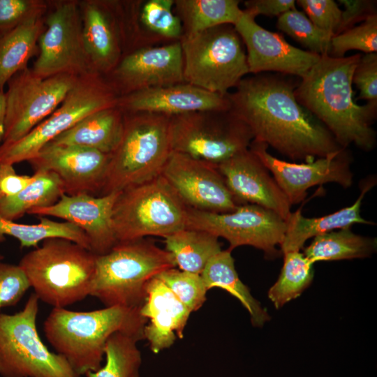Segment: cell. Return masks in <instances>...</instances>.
Segmentation results:
<instances>
[{"label":"cell","instance_id":"obj_14","mask_svg":"<svg viewBox=\"0 0 377 377\" xmlns=\"http://www.w3.org/2000/svg\"><path fill=\"white\" fill-rule=\"evenodd\" d=\"M38 38L39 54L31 69L42 77L91 73L82 35L81 9L74 1L57 6Z\"/></svg>","mask_w":377,"mask_h":377},{"label":"cell","instance_id":"obj_46","mask_svg":"<svg viewBox=\"0 0 377 377\" xmlns=\"http://www.w3.org/2000/svg\"><path fill=\"white\" fill-rule=\"evenodd\" d=\"M244 3V10L254 17L260 15L279 17L286 11L296 8L295 0H248Z\"/></svg>","mask_w":377,"mask_h":377},{"label":"cell","instance_id":"obj_22","mask_svg":"<svg viewBox=\"0 0 377 377\" xmlns=\"http://www.w3.org/2000/svg\"><path fill=\"white\" fill-rule=\"evenodd\" d=\"M118 195L119 192L97 197L64 193L53 205L33 209L28 214L54 216L73 223L87 237L91 251L103 255L118 243L112 223V210Z\"/></svg>","mask_w":377,"mask_h":377},{"label":"cell","instance_id":"obj_39","mask_svg":"<svg viewBox=\"0 0 377 377\" xmlns=\"http://www.w3.org/2000/svg\"><path fill=\"white\" fill-rule=\"evenodd\" d=\"M349 50H359L365 54L377 51V14L368 16L359 25L334 36L331 40L330 54L343 57Z\"/></svg>","mask_w":377,"mask_h":377},{"label":"cell","instance_id":"obj_34","mask_svg":"<svg viewBox=\"0 0 377 377\" xmlns=\"http://www.w3.org/2000/svg\"><path fill=\"white\" fill-rule=\"evenodd\" d=\"M6 236L15 238L21 248L38 247L39 242L51 237L69 239L90 250L89 242L84 232L72 223L54 221L45 216L40 217L37 224L15 223L0 216V242Z\"/></svg>","mask_w":377,"mask_h":377},{"label":"cell","instance_id":"obj_16","mask_svg":"<svg viewBox=\"0 0 377 377\" xmlns=\"http://www.w3.org/2000/svg\"><path fill=\"white\" fill-rule=\"evenodd\" d=\"M81 16L83 45L91 71L104 77L131 51L124 3L87 2Z\"/></svg>","mask_w":377,"mask_h":377},{"label":"cell","instance_id":"obj_11","mask_svg":"<svg viewBox=\"0 0 377 377\" xmlns=\"http://www.w3.org/2000/svg\"><path fill=\"white\" fill-rule=\"evenodd\" d=\"M117 96L95 73L78 76L60 105L20 140L0 145V163L29 161L40 149L89 114L116 106Z\"/></svg>","mask_w":377,"mask_h":377},{"label":"cell","instance_id":"obj_30","mask_svg":"<svg viewBox=\"0 0 377 377\" xmlns=\"http://www.w3.org/2000/svg\"><path fill=\"white\" fill-rule=\"evenodd\" d=\"M238 0H174L183 36H188L222 24L234 25L243 14Z\"/></svg>","mask_w":377,"mask_h":377},{"label":"cell","instance_id":"obj_8","mask_svg":"<svg viewBox=\"0 0 377 377\" xmlns=\"http://www.w3.org/2000/svg\"><path fill=\"white\" fill-rule=\"evenodd\" d=\"M184 82L226 96L249 73L244 43L232 24L180 40Z\"/></svg>","mask_w":377,"mask_h":377},{"label":"cell","instance_id":"obj_7","mask_svg":"<svg viewBox=\"0 0 377 377\" xmlns=\"http://www.w3.org/2000/svg\"><path fill=\"white\" fill-rule=\"evenodd\" d=\"M188 207L168 182L159 175L119 192L112 210L118 242L163 238L186 228Z\"/></svg>","mask_w":377,"mask_h":377},{"label":"cell","instance_id":"obj_48","mask_svg":"<svg viewBox=\"0 0 377 377\" xmlns=\"http://www.w3.org/2000/svg\"><path fill=\"white\" fill-rule=\"evenodd\" d=\"M3 259V256L2 254L0 253V261H1Z\"/></svg>","mask_w":377,"mask_h":377},{"label":"cell","instance_id":"obj_36","mask_svg":"<svg viewBox=\"0 0 377 377\" xmlns=\"http://www.w3.org/2000/svg\"><path fill=\"white\" fill-rule=\"evenodd\" d=\"M283 254V264L277 281L267 293L276 309L296 299L311 285L314 276L313 264L300 251Z\"/></svg>","mask_w":377,"mask_h":377},{"label":"cell","instance_id":"obj_44","mask_svg":"<svg viewBox=\"0 0 377 377\" xmlns=\"http://www.w3.org/2000/svg\"><path fill=\"white\" fill-rule=\"evenodd\" d=\"M344 10H342L341 24L338 34L355 26L364 21L368 16L376 13L374 1L369 0H339Z\"/></svg>","mask_w":377,"mask_h":377},{"label":"cell","instance_id":"obj_42","mask_svg":"<svg viewBox=\"0 0 377 377\" xmlns=\"http://www.w3.org/2000/svg\"><path fill=\"white\" fill-rule=\"evenodd\" d=\"M44 3L36 0H0V35L31 15L44 12Z\"/></svg>","mask_w":377,"mask_h":377},{"label":"cell","instance_id":"obj_18","mask_svg":"<svg viewBox=\"0 0 377 377\" xmlns=\"http://www.w3.org/2000/svg\"><path fill=\"white\" fill-rule=\"evenodd\" d=\"M104 77L117 97L185 82L180 42L135 49Z\"/></svg>","mask_w":377,"mask_h":377},{"label":"cell","instance_id":"obj_20","mask_svg":"<svg viewBox=\"0 0 377 377\" xmlns=\"http://www.w3.org/2000/svg\"><path fill=\"white\" fill-rule=\"evenodd\" d=\"M110 154L77 145L43 146L29 162L36 171L55 173L61 181L65 194L100 193Z\"/></svg>","mask_w":377,"mask_h":377},{"label":"cell","instance_id":"obj_17","mask_svg":"<svg viewBox=\"0 0 377 377\" xmlns=\"http://www.w3.org/2000/svg\"><path fill=\"white\" fill-rule=\"evenodd\" d=\"M161 175L189 208L228 213L239 205L216 165L171 151Z\"/></svg>","mask_w":377,"mask_h":377},{"label":"cell","instance_id":"obj_12","mask_svg":"<svg viewBox=\"0 0 377 377\" xmlns=\"http://www.w3.org/2000/svg\"><path fill=\"white\" fill-rule=\"evenodd\" d=\"M77 77L59 74L42 77L27 68L15 74L7 82L8 89L5 94L2 143L20 140L50 115L64 100Z\"/></svg>","mask_w":377,"mask_h":377},{"label":"cell","instance_id":"obj_2","mask_svg":"<svg viewBox=\"0 0 377 377\" xmlns=\"http://www.w3.org/2000/svg\"><path fill=\"white\" fill-rule=\"evenodd\" d=\"M361 56L320 55L301 78L295 94L298 102L327 128L341 147L353 144L370 151L376 143L372 124L377 103L357 104L352 87L353 75Z\"/></svg>","mask_w":377,"mask_h":377},{"label":"cell","instance_id":"obj_47","mask_svg":"<svg viewBox=\"0 0 377 377\" xmlns=\"http://www.w3.org/2000/svg\"><path fill=\"white\" fill-rule=\"evenodd\" d=\"M6 95L0 91V145L3 142L5 132Z\"/></svg>","mask_w":377,"mask_h":377},{"label":"cell","instance_id":"obj_41","mask_svg":"<svg viewBox=\"0 0 377 377\" xmlns=\"http://www.w3.org/2000/svg\"><path fill=\"white\" fill-rule=\"evenodd\" d=\"M30 287L19 265L0 261V309L16 304Z\"/></svg>","mask_w":377,"mask_h":377},{"label":"cell","instance_id":"obj_43","mask_svg":"<svg viewBox=\"0 0 377 377\" xmlns=\"http://www.w3.org/2000/svg\"><path fill=\"white\" fill-rule=\"evenodd\" d=\"M353 82L360 90L358 99L377 103V54L361 56L353 75Z\"/></svg>","mask_w":377,"mask_h":377},{"label":"cell","instance_id":"obj_26","mask_svg":"<svg viewBox=\"0 0 377 377\" xmlns=\"http://www.w3.org/2000/svg\"><path fill=\"white\" fill-rule=\"evenodd\" d=\"M374 179L362 183L361 192L355 202L332 214L314 218L304 217L298 209L291 212L286 221V230L280 245L281 251H300L310 238L335 230L350 228L356 223L374 224L362 217L360 209L365 194L374 186Z\"/></svg>","mask_w":377,"mask_h":377},{"label":"cell","instance_id":"obj_9","mask_svg":"<svg viewBox=\"0 0 377 377\" xmlns=\"http://www.w3.org/2000/svg\"><path fill=\"white\" fill-rule=\"evenodd\" d=\"M172 151L216 165L249 148L248 126L230 110H205L171 116Z\"/></svg>","mask_w":377,"mask_h":377},{"label":"cell","instance_id":"obj_4","mask_svg":"<svg viewBox=\"0 0 377 377\" xmlns=\"http://www.w3.org/2000/svg\"><path fill=\"white\" fill-rule=\"evenodd\" d=\"M96 256L69 239L51 237L25 254L18 265L39 300L65 308L90 295Z\"/></svg>","mask_w":377,"mask_h":377},{"label":"cell","instance_id":"obj_28","mask_svg":"<svg viewBox=\"0 0 377 377\" xmlns=\"http://www.w3.org/2000/svg\"><path fill=\"white\" fill-rule=\"evenodd\" d=\"M43 13L31 15L0 35V91L15 74L27 68L29 60L36 54V43L44 30Z\"/></svg>","mask_w":377,"mask_h":377},{"label":"cell","instance_id":"obj_21","mask_svg":"<svg viewBox=\"0 0 377 377\" xmlns=\"http://www.w3.org/2000/svg\"><path fill=\"white\" fill-rule=\"evenodd\" d=\"M216 166L239 205H256L274 212L284 221L288 219L290 204L249 148Z\"/></svg>","mask_w":377,"mask_h":377},{"label":"cell","instance_id":"obj_45","mask_svg":"<svg viewBox=\"0 0 377 377\" xmlns=\"http://www.w3.org/2000/svg\"><path fill=\"white\" fill-rule=\"evenodd\" d=\"M35 178V173L32 175H18L13 165L0 163V200L17 194Z\"/></svg>","mask_w":377,"mask_h":377},{"label":"cell","instance_id":"obj_24","mask_svg":"<svg viewBox=\"0 0 377 377\" xmlns=\"http://www.w3.org/2000/svg\"><path fill=\"white\" fill-rule=\"evenodd\" d=\"M140 313L147 319L145 339L154 353L170 348L177 337H184L191 311L156 276L146 286V298Z\"/></svg>","mask_w":377,"mask_h":377},{"label":"cell","instance_id":"obj_15","mask_svg":"<svg viewBox=\"0 0 377 377\" xmlns=\"http://www.w3.org/2000/svg\"><path fill=\"white\" fill-rule=\"evenodd\" d=\"M267 147L253 140L249 149L272 174L290 205L302 202L312 186L333 182L347 188L353 184L351 158L347 148L310 162L294 163L272 156Z\"/></svg>","mask_w":377,"mask_h":377},{"label":"cell","instance_id":"obj_33","mask_svg":"<svg viewBox=\"0 0 377 377\" xmlns=\"http://www.w3.org/2000/svg\"><path fill=\"white\" fill-rule=\"evenodd\" d=\"M35 179L17 194L0 200V216L14 221L36 208L55 204L65 193L59 177L49 171H36Z\"/></svg>","mask_w":377,"mask_h":377},{"label":"cell","instance_id":"obj_10","mask_svg":"<svg viewBox=\"0 0 377 377\" xmlns=\"http://www.w3.org/2000/svg\"><path fill=\"white\" fill-rule=\"evenodd\" d=\"M38 302L32 293L22 311L13 315L0 313V376L80 377L40 339L36 327Z\"/></svg>","mask_w":377,"mask_h":377},{"label":"cell","instance_id":"obj_32","mask_svg":"<svg viewBox=\"0 0 377 377\" xmlns=\"http://www.w3.org/2000/svg\"><path fill=\"white\" fill-rule=\"evenodd\" d=\"M376 249V239L357 235L350 228H346L314 237L304 249L303 254L314 264L320 261L364 258L370 256Z\"/></svg>","mask_w":377,"mask_h":377},{"label":"cell","instance_id":"obj_29","mask_svg":"<svg viewBox=\"0 0 377 377\" xmlns=\"http://www.w3.org/2000/svg\"><path fill=\"white\" fill-rule=\"evenodd\" d=\"M228 249L221 250L207 263L201 276L207 290L220 288L236 297L249 313L251 324L263 327L270 320L266 309L256 300L248 287L241 281L235 267V260Z\"/></svg>","mask_w":377,"mask_h":377},{"label":"cell","instance_id":"obj_37","mask_svg":"<svg viewBox=\"0 0 377 377\" xmlns=\"http://www.w3.org/2000/svg\"><path fill=\"white\" fill-rule=\"evenodd\" d=\"M276 27L307 51L319 55L330 54L334 35L316 26L304 12L297 8L286 11L278 17Z\"/></svg>","mask_w":377,"mask_h":377},{"label":"cell","instance_id":"obj_5","mask_svg":"<svg viewBox=\"0 0 377 377\" xmlns=\"http://www.w3.org/2000/svg\"><path fill=\"white\" fill-rule=\"evenodd\" d=\"M176 267L168 251L147 240L118 242L108 252L96 256L90 295L106 307L140 308L147 283Z\"/></svg>","mask_w":377,"mask_h":377},{"label":"cell","instance_id":"obj_6","mask_svg":"<svg viewBox=\"0 0 377 377\" xmlns=\"http://www.w3.org/2000/svg\"><path fill=\"white\" fill-rule=\"evenodd\" d=\"M124 114L123 133L110 154L100 195L119 192L161 175L172 151L170 116L151 112Z\"/></svg>","mask_w":377,"mask_h":377},{"label":"cell","instance_id":"obj_3","mask_svg":"<svg viewBox=\"0 0 377 377\" xmlns=\"http://www.w3.org/2000/svg\"><path fill=\"white\" fill-rule=\"evenodd\" d=\"M140 308L105 306L90 311L53 308L44 322L45 335L56 353L81 376L101 367L105 343L114 333L145 339L148 320Z\"/></svg>","mask_w":377,"mask_h":377},{"label":"cell","instance_id":"obj_27","mask_svg":"<svg viewBox=\"0 0 377 377\" xmlns=\"http://www.w3.org/2000/svg\"><path fill=\"white\" fill-rule=\"evenodd\" d=\"M124 122V114L117 106L105 108L84 117L50 142L82 146L110 154L121 140Z\"/></svg>","mask_w":377,"mask_h":377},{"label":"cell","instance_id":"obj_1","mask_svg":"<svg viewBox=\"0 0 377 377\" xmlns=\"http://www.w3.org/2000/svg\"><path fill=\"white\" fill-rule=\"evenodd\" d=\"M295 89L282 76L259 73L244 77L227 96L230 110L248 126L253 140L291 160L310 162L346 149L298 102Z\"/></svg>","mask_w":377,"mask_h":377},{"label":"cell","instance_id":"obj_38","mask_svg":"<svg viewBox=\"0 0 377 377\" xmlns=\"http://www.w3.org/2000/svg\"><path fill=\"white\" fill-rule=\"evenodd\" d=\"M192 313L206 301L207 290L200 274L177 269L165 270L156 276Z\"/></svg>","mask_w":377,"mask_h":377},{"label":"cell","instance_id":"obj_19","mask_svg":"<svg viewBox=\"0 0 377 377\" xmlns=\"http://www.w3.org/2000/svg\"><path fill=\"white\" fill-rule=\"evenodd\" d=\"M255 19L243 10L233 25L246 47L249 73L277 72L302 78L320 59V55L297 48L281 34L262 27Z\"/></svg>","mask_w":377,"mask_h":377},{"label":"cell","instance_id":"obj_25","mask_svg":"<svg viewBox=\"0 0 377 377\" xmlns=\"http://www.w3.org/2000/svg\"><path fill=\"white\" fill-rule=\"evenodd\" d=\"M124 4L131 51L180 41L183 30L173 10L174 0H139Z\"/></svg>","mask_w":377,"mask_h":377},{"label":"cell","instance_id":"obj_40","mask_svg":"<svg viewBox=\"0 0 377 377\" xmlns=\"http://www.w3.org/2000/svg\"><path fill=\"white\" fill-rule=\"evenodd\" d=\"M308 18L318 28L337 35L341 24L342 10L333 0H297Z\"/></svg>","mask_w":377,"mask_h":377},{"label":"cell","instance_id":"obj_35","mask_svg":"<svg viewBox=\"0 0 377 377\" xmlns=\"http://www.w3.org/2000/svg\"><path fill=\"white\" fill-rule=\"evenodd\" d=\"M140 337L117 332L108 339L104 356L105 363L95 371H89L86 377H139L142 357L137 343Z\"/></svg>","mask_w":377,"mask_h":377},{"label":"cell","instance_id":"obj_23","mask_svg":"<svg viewBox=\"0 0 377 377\" xmlns=\"http://www.w3.org/2000/svg\"><path fill=\"white\" fill-rule=\"evenodd\" d=\"M116 106L124 113L151 112L170 117L193 112L230 109L227 95L213 93L186 82L117 97Z\"/></svg>","mask_w":377,"mask_h":377},{"label":"cell","instance_id":"obj_13","mask_svg":"<svg viewBox=\"0 0 377 377\" xmlns=\"http://www.w3.org/2000/svg\"><path fill=\"white\" fill-rule=\"evenodd\" d=\"M186 228L206 231L226 239L229 250L251 246L274 258L279 251L286 223L274 212L262 207L244 204L228 213H212L188 208Z\"/></svg>","mask_w":377,"mask_h":377},{"label":"cell","instance_id":"obj_31","mask_svg":"<svg viewBox=\"0 0 377 377\" xmlns=\"http://www.w3.org/2000/svg\"><path fill=\"white\" fill-rule=\"evenodd\" d=\"M165 239V250L180 270L201 274L209 260L221 251L219 238L206 231L185 228Z\"/></svg>","mask_w":377,"mask_h":377}]
</instances>
